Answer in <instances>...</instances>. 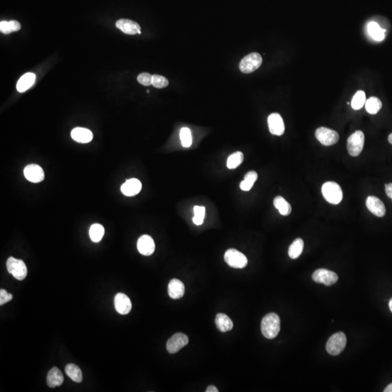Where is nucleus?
Masks as SVG:
<instances>
[{
  "mask_svg": "<svg viewBox=\"0 0 392 392\" xmlns=\"http://www.w3.org/2000/svg\"><path fill=\"white\" fill-rule=\"evenodd\" d=\"M262 334L268 339L277 337L280 330V319L275 313H269L265 315L261 324Z\"/></svg>",
  "mask_w": 392,
  "mask_h": 392,
  "instance_id": "f257e3e1",
  "label": "nucleus"
},
{
  "mask_svg": "<svg viewBox=\"0 0 392 392\" xmlns=\"http://www.w3.org/2000/svg\"><path fill=\"white\" fill-rule=\"evenodd\" d=\"M322 194L324 198L329 203L338 205L343 199V191L339 184L335 182H327L322 185Z\"/></svg>",
  "mask_w": 392,
  "mask_h": 392,
  "instance_id": "f03ea898",
  "label": "nucleus"
},
{
  "mask_svg": "<svg viewBox=\"0 0 392 392\" xmlns=\"http://www.w3.org/2000/svg\"><path fill=\"white\" fill-rule=\"evenodd\" d=\"M346 345V335L343 332L336 333L328 339L326 344V350L331 355H339L344 350Z\"/></svg>",
  "mask_w": 392,
  "mask_h": 392,
  "instance_id": "7ed1b4c3",
  "label": "nucleus"
},
{
  "mask_svg": "<svg viewBox=\"0 0 392 392\" xmlns=\"http://www.w3.org/2000/svg\"><path fill=\"white\" fill-rule=\"evenodd\" d=\"M262 63L260 54L253 52L244 57L240 62L239 69L244 74H251L257 70Z\"/></svg>",
  "mask_w": 392,
  "mask_h": 392,
  "instance_id": "20e7f679",
  "label": "nucleus"
},
{
  "mask_svg": "<svg viewBox=\"0 0 392 392\" xmlns=\"http://www.w3.org/2000/svg\"><path fill=\"white\" fill-rule=\"evenodd\" d=\"M365 135L362 131H356L347 140V150L351 156H360L364 147Z\"/></svg>",
  "mask_w": 392,
  "mask_h": 392,
  "instance_id": "39448f33",
  "label": "nucleus"
},
{
  "mask_svg": "<svg viewBox=\"0 0 392 392\" xmlns=\"http://www.w3.org/2000/svg\"><path fill=\"white\" fill-rule=\"evenodd\" d=\"M7 270L18 280H23L28 274L26 265L24 261L14 257H10L7 261Z\"/></svg>",
  "mask_w": 392,
  "mask_h": 392,
  "instance_id": "423d86ee",
  "label": "nucleus"
},
{
  "mask_svg": "<svg viewBox=\"0 0 392 392\" xmlns=\"http://www.w3.org/2000/svg\"><path fill=\"white\" fill-rule=\"evenodd\" d=\"M224 261L229 266L235 269H243L248 265L246 256L234 248H231L226 251L224 254Z\"/></svg>",
  "mask_w": 392,
  "mask_h": 392,
  "instance_id": "0eeeda50",
  "label": "nucleus"
},
{
  "mask_svg": "<svg viewBox=\"0 0 392 392\" xmlns=\"http://www.w3.org/2000/svg\"><path fill=\"white\" fill-rule=\"evenodd\" d=\"M315 137L321 144L325 146H333L339 140V135L337 132L324 126L317 129Z\"/></svg>",
  "mask_w": 392,
  "mask_h": 392,
  "instance_id": "6e6552de",
  "label": "nucleus"
},
{
  "mask_svg": "<svg viewBox=\"0 0 392 392\" xmlns=\"http://www.w3.org/2000/svg\"><path fill=\"white\" fill-rule=\"evenodd\" d=\"M313 279L316 283H322L325 286H330L338 281L339 277L337 274L333 271L326 269H319L317 270L313 274Z\"/></svg>",
  "mask_w": 392,
  "mask_h": 392,
  "instance_id": "1a4fd4ad",
  "label": "nucleus"
},
{
  "mask_svg": "<svg viewBox=\"0 0 392 392\" xmlns=\"http://www.w3.org/2000/svg\"><path fill=\"white\" fill-rule=\"evenodd\" d=\"M189 342L188 336L182 333H178L172 336L167 343V349L170 354L179 352Z\"/></svg>",
  "mask_w": 392,
  "mask_h": 392,
  "instance_id": "9d476101",
  "label": "nucleus"
},
{
  "mask_svg": "<svg viewBox=\"0 0 392 392\" xmlns=\"http://www.w3.org/2000/svg\"><path fill=\"white\" fill-rule=\"evenodd\" d=\"M268 126L272 135L281 136L284 134L285 124L281 116L277 113L270 114L268 117Z\"/></svg>",
  "mask_w": 392,
  "mask_h": 392,
  "instance_id": "9b49d317",
  "label": "nucleus"
},
{
  "mask_svg": "<svg viewBox=\"0 0 392 392\" xmlns=\"http://www.w3.org/2000/svg\"><path fill=\"white\" fill-rule=\"evenodd\" d=\"M139 252L143 256H150L153 254L156 248L154 241L147 235H142L137 244Z\"/></svg>",
  "mask_w": 392,
  "mask_h": 392,
  "instance_id": "f8f14e48",
  "label": "nucleus"
},
{
  "mask_svg": "<svg viewBox=\"0 0 392 392\" xmlns=\"http://www.w3.org/2000/svg\"><path fill=\"white\" fill-rule=\"evenodd\" d=\"M114 306L118 313L125 315L130 313L132 304L130 298L126 294L119 293L114 298Z\"/></svg>",
  "mask_w": 392,
  "mask_h": 392,
  "instance_id": "ddd939ff",
  "label": "nucleus"
},
{
  "mask_svg": "<svg viewBox=\"0 0 392 392\" xmlns=\"http://www.w3.org/2000/svg\"><path fill=\"white\" fill-rule=\"evenodd\" d=\"M116 26L119 30L129 35H135V34H141V28L140 25L135 21L129 19L118 20L116 23Z\"/></svg>",
  "mask_w": 392,
  "mask_h": 392,
  "instance_id": "4468645a",
  "label": "nucleus"
},
{
  "mask_svg": "<svg viewBox=\"0 0 392 392\" xmlns=\"http://www.w3.org/2000/svg\"><path fill=\"white\" fill-rule=\"evenodd\" d=\"M24 176L30 182L38 183L45 179V172L37 164H30L24 169Z\"/></svg>",
  "mask_w": 392,
  "mask_h": 392,
  "instance_id": "2eb2a0df",
  "label": "nucleus"
},
{
  "mask_svg": "<svg viewBox=\"0 0 392 392\" xmlns=\"http://www.w3.org/2000/svg\"><path fill=\"white\" fill-rule=\"evenodd\" d=\"M366 206L368 210L378 217L385 216L386 207L384 203L375 196H368L366 200Z\"/></svg>",
  "mask_w": 392,
  "mask_h": 392,
  "instance_id": "dca6fc26",
  "label": "nucleus"
},
{
  "mask_svg": "<svg viewBox=\"0 0 392 392\" xmlns=\"http://www.w3.org/2000/svg\"><path fill=\"white\" fill-rule=\"evenodd\" d=\"M141 189V182L135 178L128 179L122 185V188H121L122 194L128 197L137 195Z\"/></svg>",
  "mask_w": 392,
  "mask_h": 392,
  "instance_id": "f3484780",
  "label": "nucleus"
},
{
  "mask_svg": "<svg viewBox=\"0 0 392 392\" xmlns=\"http://www.w3.org/2000/svg\"><path fill=\"white\" fill-rule=\"evenodd\" d=\"M185 286L178 279H172L169 283L168 293L173 299H179L185 294Z\"/></svg>",
  "mask_w": 392,
  "mask_h": 392,
  "instance_id": "a211bd4d",
  "label": "nucleus"
},
{
  "mask_svg": "<svg viewBox=\"0 0 392 392\" xmlns=\"http://www.w3.org/2000/svg\"><path fill=\"white\" fill-rule=\"evenodd\" d=\"M64 378L63 373L58 368L54 367L48 372V377H47V384L48 387L50 388H55L60 387L63 384Z\"/></svg>",
  "mask_w": 392,
  "mask_h": 392,
  "instance_id": "6ab92c4d",
  "label": "nucleus"
},
{
  "mask_svg": "<svg viewBox=\"0 0 392 392\" xmlns=\"http://www.w3.org/2000/svg\"><path fill=\"white\" fill-rule=\"evenodd\" d=\"M72 137L79 143H88L93 138V132L85 128L77 127L72 130Z\"/></svg>",
  "mask_w": 392,
  "mask_h": 392,
  "instance_id": "aec40b11",
  "label": "nucleus"
},
{
  "mask_svg": "<svg viewBox=\"0 0 392 392\" xmlns=\"http://www.w3.org/2000/svg\"><path fill=\"white\" fill-rule=\"evenodd\" d=\"M215 323L217 328L221 332H227V331H231L233 328V321L225 314H217L216 316Z\"/></svg>",
  "mask_w": 392,
  "mask_h": 392,
  "instance_id": "412c9836",
  "label": "nucleus"
},
{
  "mask_svg": "<svg viewBox=\"0 0 392 392\" xmlns=\"http://www.w3.org/2000/svg\"><path fill=\"white\" fill-rule=\"evenodd\" d=\"M36 75L33 73H26L21 76V78L19 80L17 83L18 91L19 93H24V92L28 90V89L32 87L33 84L35 82Z\"/></svg>",
  "mask_w": 392,
  "mask_h": 392,
  "instance_id": "4be33fe9",
  "label": "nucleus"
},
{
  "mask_svg": "<svg viewBox=\"0 0 392 392\" xmlns=\"http://www.w3.org/2000/svg\"><path fill=\"white\" fill-rule=\"evenodd\" d=\"M368 31L374 40L381 42L385 38V29H383L378 23L370 22L368 25Z\"/></svg>",
  "mask_w": 392,
  "mask_h": 392,
  "instance_id": "5701e85b",
  "label": "nucleus"
},
{
  "mask_svg": "<svg viewBox=\"0 0 392 392\" xmlns=\"http://www.w3.org/2000/svg\"><path fill=\"white\" fill-rule=\"evenodd\" d=\"M274 207L279 211L280 215L289 216L292 213L290 203L282 196H276L273 200Z\"/></svg>",
  "mask_w": 392,
  "mask_h": 392,
  "instance_id": "b1692460",
  "label": "nucleus"
},
{
  "mask_svg": "<svg viewBox=\"0 0 392 392\" xmlns=\"http://www.w3.org/2000/svg\"><path fill=\"white\" fill-rule=\"evenodd\" d=\"M65 370H66L68 376H69L71 379L73 380L74 382L81 383V381H82V372H81V369H80V368H78V366L73 364V363H71V364L66 366Z\"/></svg>",
  "mask_w": 392,
  "mask_h": 392,
  "instance_id": "393cba45",
  "label": "nucleus"
},
{
  "mask_svg": "<svg viewBox=\"0 0 392 392\" xmlns=\"http://www.w3.org/2000/svg\"><path fill=\"white\" fill-rule=\"evenodd\" d=\"M258 178V174L256 172L250 171L245 174L244 180L240 184V188L242 191H249L254 186V184Z\"/></svg>",
  "mask_w": 392,
  "mask_h": 392,
  "instance_id": "a878e982",
  "label": "nucleus"
},
{
  "mask_svg": "<svg viewBox=\"0 0 392 392\" xmlns=\"http://www.w3.org/2000/svg\"><path fill=\"white\" fill-rule=\"evenodd\" d=\"M304 248V241L301 238H296L289 248V255L292 259L299 257Z\"/></svg>",
  "mask_w": 392,
  "mask_h": 392,
  "instance_id": "bb28decb",
  "label": "nucleus"
},
{
  "mask_svg": "<svg viewBox=\"0 0 392 392\" xmlns=\"http://www.w3.org/2000/svg\"><path fill=\"white\" fill-rule=\"evenodd\" d=\"M382 102L378 98L372 97L366 100V109L370 114H376L381 110Z\"/></svg>",
  "mask_w": 392,
  "mask_h": 392,
  "instance_id": "cd10ccee",
  "label": "nucleus"
},
{
  "mask_svg": "<svg viewBox=\"0 0 392 392\" xmlns=\"http://www.w3.org/2000/svg\"><path fill=\"white\" fill-rule=\"evenodd\" d=\"M366 93H365L364 92L360 90V91L357 92V93H356V94L354 95V97L352 98L351 105H352V108L353 109L357 111V110H360L361 109V108H363V106L366 105Z\"/></svg>",
  "mask_w": 392,
  "mask_h": 392,
  "instance_id": "c85d7f7f",
  "label": "nucleus"
},
{
  "mask_svg": "<svg viewBox=\"0 0 392 392\" xmlns=\"http://www.w3.org/2000/svg\"><path fill=\"white\" fill-rule=\"evenodd\" d=\"M105 233L104 227L101 224H94L90 229V236L94 243H98L102 240Z\"/></svg>",
  "mask_w": 392,
  "mask_h": 392,
  "instance_id": "c756f323",
  "label": "nucleus"
},
{
  "mask_svg": "<svg viewBox=\"0 0 392 392\" xmlns=\"http://www.w3.org/2000/svg\"><path fill=\"white\" fill-rule=\"evenodd\" d=\"M244 161V154L242 152H235L229 156L227 161V168L230 170H234L239 167Z\"/></svg>",
  "mask_w": 392,
  "mask_h": 392,
  "instance_id": "7c9ffc66",
  "label": "nucleus"
},
{
  "mask_svg": "<svg viewBox=\"0 0 392 392\" xmlns=\"http://www.w3.org/2000/svg\"><path fill=\"white\" fill-rule=\"evenodd\" d=\"M180 140L183 147H190L192 145V135L190 129L182 128L180 130Z\"/></svg>",
  "mask_w": 392,
  "mask_h": 392,
  "instance_id": "2f4dec72",
  "label": "nucleus"
},
{
  "mask_svg": "<svg viewBox=\"0 0 392 392\" xmlns=\"http://www.w3.org/2000/svg\"><path fill=\"white\" fill-rule=\"evenodd\" d=\"M194 214L195 217L193 219V221L196 225H201L204 220L206 209L203 206H196L194 207Z\"/></svg>",
  "mask_w": 392,
  "mask_h": 392,
  "instance_id": "473e14b6",
  "label": "nucleus"
},
{
  "mask_svg": "<svg viewBox=\"0 0 392 392\" xmlns=\"http://www.w3.org/2000/svg\"><path fill=\"white\" fill-rule=\"evenodd\" d=\"M152 85L158 89L165 88L169 85V81L167 78L160 75H153Z\"/></svg>",
  "mask_w": 392,
  "mask_h": 392,
  "instance_id": "72a5a7b5",
  "label": "nucleus"
},
{
  "mask_svg": "<svg viewBox=\"0 0 392 392\" xmlns=\"http://www.w3.org/2000/svg\"><path fill=\"white\" fill-rule=\"evenodd\" d=\"M137 81L144 86L152 85L153 76L148 73H142L137 76Z\"/></svg>",
  "mask_w": 392,
  "mask_h": 392,
  "instance_id": "f704fd0d",
  "label": "nucleus"
},
{
  "mask_svg": "<svg viewBox=\"0 0 392 392\" xmlns=\"http://www.w3.org/2000/svg\"><path fill=\"white\" fill-rule=\"evenodd\" d=\"M13 295L11 294H9L4 289H1L0 290V305H4L6 303L11 301L13 299Z\"/></svg>",
  "mask_w": 392,
  "mask_h": 392,
  "instance_id": "c9c22d12",
  "label": "nucleus"
},
{
  "mask_svg": "<svg viewBox=\"0 0 392 392\" xmlns=\"http://www.w3.org/2000/svg\"><path fill=\"white\" fill-rule=\"evenodd\" d=\"M0 31L4 34H9L12 33L9 21H1L0 22Z\"/></svg>",
  "mask_w": 392,
  "mask_h": 392,
  "instance_id": "e433bc0d",
  "label": "nucleus"
},
{
  "mask_svg": "<svg viewBox=\"0 0 392 392\" xmlns=\"http://www.w3.org/2000/svg\"><path fill=\"white\" fill-rule=\"evenodd\" d=\"M10 23V28H11L12 32L13 31H19L20 29L21 28V24L17 21H9Z\"/></svg>",
  "mask_w": 392,
  "mask_h": 392,
  "instance_id": "4c0bfd02",
  "label": "nucleus"
},
{
  "mask_svg": "<svg viewBox=\"0 0 392 392\" xmlns=\"http://www.w3.org/2000/svg\"><path fill=\"white\" fill-rule=\"evenodd\" d=\"M385 191L387 196L392 200V183L387 184L385 185Z\"/></svg>",
  "mask_w": 392,
  "mask_h": 392,
  "instance_id": "58836bf2",
  "label": "nucleus"
},
{
  "mask_svg": "<svg viewBox=\"0 0 392 392\" xmlns=\"http://www.w3.org/2000/svg\"><path fill=\"white\" fill-rule=\"evenodd\" d=\"M206 392H218L219 390H217V387H215V386H209L206 390Z\"/></svg>",
  "mask_w": 392,
  "mask_h": 392,
  "instance_id": "ea45409f",
  "label": "nucleus"
},
{
  "mask_svg": "<svg viewBox=\"0 0 392 392\" xmlns=\"http://www.w3.org/2000/svg\"><path fill=\"white\" fill-rule=\"evenodd\" d=\"M384 392H392V384L387 386L385 390H384Z\"/></svg>",
  "mask_w": 392,
  "mask_h": 392,
  "instance_id": "a19ab883",
  "label": "nucleus"
},
{
  "mask_svg": "<svg viewBox=\"0 0 392 392\" xmlns=\"http://www.w3.org/2000/svg\"><path fill=\"white\" fill-rule=\"evenodd\" d=\"M389 307H390V310H391L392 313V298H391V300H390V303H389Z\"/></svg>",
  "mask_w": 392,
  "mask_h": 392,
  "instance_id": "79ce46f5",
  "label": "nucleus"
},
{
  "mask_svg": "<svg viewBox=\"0 0 392 392\" xmlns=\"http://www.w3.org/2000/svg\"><path fill=\"white\" fill-rule=\"evenodd\" d=\"M388 140L389 142H390V143H391V144H392V133L390 134V135H389Z\"/></svg>",
  "mask_w": 392,
  "mask_h": 392,
  "instance_id": "37998d69",
  "label": "nucleus"
}]
</instances>
